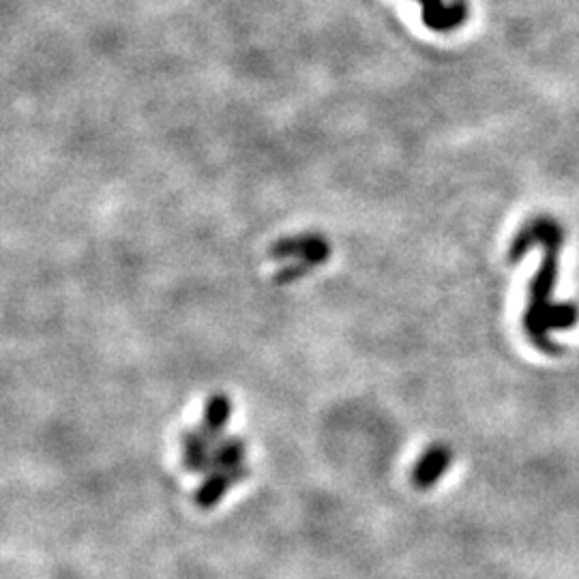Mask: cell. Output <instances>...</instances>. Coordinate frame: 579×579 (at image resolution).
<instances>
[{"instance_id":"cell-1","label":"cell","mask_w":579,"mask_h":579,"mask_svg":"<svg viewBox=\"0 0 579 579\" xmlns=\"http://www.w3.org/2000/svg\"><path fill=\"white\" fill-rule=\"evenodd\" d=\"M564 243V230L554 219L539 217L526 224L515 234V239L509 247V260H522L532 247L541 245L545 249L543 262L537 275L530 281L528 305L524 311V331L532 346L545 354H560L562 348L552 339V331L547 329V314L552 309L554 290L558 284V256Z\"/></svg>"},{"instance_id":"cell-6","label":"cell","mask_w":579,"mask_h":579,"mask_svg":"<svg viewBox=\"0 0 579 579\" xmlns=\"http://www.w3.org/2000/svg\"><path fill=\"white\" fill-rule=\"evenodd\" d=\"M232 419V402L224 393L213 395L204 406V421L202 427L215 438H224L226 427Z\"/></svg>"},{"instance_id":"cell-7","label":"cell","mask_w":579,"mask_h":579,"mask_svg":"<svg viewBox=\"0 0 579 579\" xmlns=\"http://www.w3.org/2000/svg\"><path fill=\"white\" fill-rule=\"evenodd\" d=\"M247 444L241 438H221L215 444L213 451V474L215 472H230L236 466L245 464Z\"/></svg>"},{"instance_id":"cell-5","label":"cell","mask_w":579,"mask_h":579,"mask_svg":"<svg viewBox=\"0 0 579 579\" xmlns=\"http://www.w3.org/2000/svg\"><path fill=\"white\" fill-rule=\"evenodd\" d=\"M249 477V468L243 466H236L230 472H215L209 474V477H204V483L198 487L196 492V504L202 511H211L215 509L217 504L224 500V496L230 492L234 485L243 483Z\"/></svg>"},{"instance_id":"cell-3","label":"cell","mask_w":579,"mask_h":579,"mask_svg":"<svg viewBox=\"0 0 579 579\" xmlns=\"http://www.w3.org/2000/svg\"><path fill=\"white\" fill-rule=\"evenodd\" d=\"M219 440L221 438L211 436L202 425L187 429L181 438L185 470L204 474V477L213 474V451H215V444Z\"/></svg>"},{"instance_id":"cell-2","label":"cell","mask_w":579,"mask_h":579,"mask_svg":"<svg viewBox=\"0 0 579 579\" xmlns=\"http://www.w3.org/2000/svg\"><path fill=\"white\" fill-rule=\"evenodd\" d=\"M453 449L449 444H442L436 442L429 447L419 459L417 464L412 468V485L419 489V492H427V489H432L438 485V481L447 474L453 466Z\"/></svg>"},{"instance_id":"cell-8","label":"cell","mask_w":579,"mask_h":579,"mask_svg":"<svg viewBox=\"0 0 579 579\" xmlns=\"http://www.w3.org/2000/svg\"><path fill=\"white\" fill-rule=\"evenodd\" d=\"M579 322V307L575 303H554L547 314L549 331H569Z\"/></svg>"},{"instance_id":"cell-4","label":"cell","mask_w":579,"mask_h":579,"mask_svg":"<svg viewBox=\"0 0 579 579\" xmlns=\"http://www.w3.org/2000/svg\"><path fill=\"white\" fill-rule=\"evenodd\" d=\"M331 256V245L326 239L318 234H303L292 236V239H281L271 247V258L286 260V258H299L309 262L311 266L324 264Z\"/></svg>"},{"instance_id":"cell-9","label":"cell","mask_w":579,"mask_h":579,"mask_svg":"<svg viewBox=\"0 0 579 579\" xmlns=\"http://www.w3.org/2000/svg\"><path fill=\"white\" fill-rule=\"evenodd\" d=\"M311 269H314V266H311L309 262L296 260V262L284 266V269H281L273 279H275L277 286H290V284H294V281L303 279Z\"/></svg>"}]
</instances>
